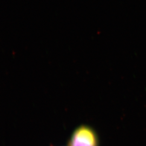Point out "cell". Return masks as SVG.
<instances>
[{"label":"cell","instance_id":"cell-1","mask_svg":"<svg viewBox=\"0 0 146 146\" xmlns=\"http://www.w3.org/2000/svg\"><path fill=\"white\" fill-rule=\"evenodd\" d=\"M99 139L96 132L87 125L76 128L70 136L68 146H99Z\"/></svg>","mask_w":146,"mask_h":146}]
</instances>
